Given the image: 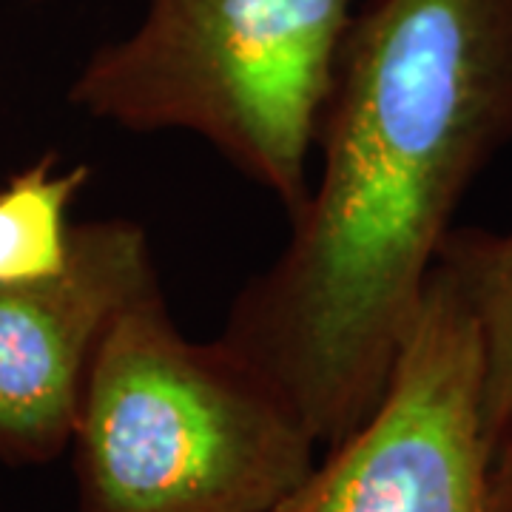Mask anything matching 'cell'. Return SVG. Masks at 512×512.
Here are the masks:
<instances>
[{"label":"cell","mask_w":512,"mask_h":512,"mask_svg":"<svg viewBox=\"0 0 512 512\" xmlns=\"http://www.w3.org/2000/svg\"><path fill=\"white\" fill-rule=\"evenodd\" d=\"M512 140V0H362L276 259L222 342L319 447L373 413L453 217Z\"/></svg>","instance_id":"obj_1"},{"label":"cell","mask_w":512,"mask_h":512,"mask_svg":"<svg viewBox=\"0 0 512 512\" xmlns=\"http://www.w3.org/2000/svg\"><path fill=\"white\" fill-rule=\"evenodd\" d=\"M316 441L239 353L188 339L160 288L117 313L83 382L77 512H276Z\"/></svg>","instance_id":"obj_2"},{"label":"cell","mask_w":512,"mask_h":512,"mask_svg":"<svg viewBox=\"0 0 512 512\" xmlns=\"http://www.w3.org/2000/svg\"><path fill=\"white\" fill-rule=\"evenodd\" d=\"M356 0H146L131 35L94 49L69 103L100 123L205 140L302 205Z\"/></svg>","instance_id":"obj_3"},{"label":"cell","mask_w":512,"mask_h":512,"mask_svg":"<svg viewBox=\"0 0 512 512\" xmlns=\"http://www.w3.org/2000/svg\"><path fill=\"white\" fill-rule=\"evenodd\" d=\"M478 319L436 262L373 413L276 512H493Z\"/></svg>","instance_id":"obj_4"},{"label":"cell","mask_w":512,"mask_h":512,"mask_svg":"<svg viewBox=\"0 0 512 512\" xmlns=\"http://www.w3.org/2000/svg\"><path fill=\"white\" fill-rule=\"evenodd\" d=\"M160 288L143 225H74L52 279L0 285V461L43 464L72 447L83 382L109 322Z\"/></svg>","instance_id":"obj_5"},{"label":"cell","mask_w":512,"mask_h":512,"mask_svg":"<svg viewBox=\"0 0 512 512\" xmlns=\"http://www.w3.org/2000/svg\"><path fill=\"white\" fill-rule=\"evenodd\" d=\"M89 177V165L46 151L0 185V285L52 279L69 265V211Z\"/></svg>","instance_id":"obj_6"},{"label":"cell","mask_w":512,"mask_h":512,"mask_svg":"<svg viewBox=\"0 0 512 512\" xmlns=\"http://www.w3.org/2000/svg\"><path fill=\"white\" fill-rule=\"evenodd\" d=\"M439 265L476 313L484 345V427L490 444L512 430V231L453 228Z\"/></svg>","instance_id":"obj_7"},{"label":"cell","mask_w":512,"mask_h":512,"mask_svg":"<svg viewBox=\"0 0 512 512\" xmlns=\"http://www.w3.org/2000/svg\"><path fill=\"white\" fill-rule=\"evenodd\" d=\"M490 493L493 512H512V430L495 444Z\"/></svg>","instance_id":"obj_8"},{"label":"cell","mask_w":512,"mask_h":512,"mask_svg":"<svg viewBox=\"0 0 512 512\" xmlns=\"http://www.w3.org/2000/svg\"><path fill=\"white\" fill-rule=\"evenodd\" d=\"M29 3H40V0H29Z\"/></svg>","instance_id":"obj_9"}]
</instances>
